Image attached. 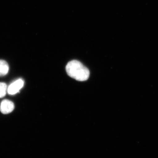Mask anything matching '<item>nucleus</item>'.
Instances as JSON below:
<instances>
[{
    "instance_id": "1",
    "label": "nucleus",
    "mask_w": 158,
    "mask_h": 158,
    "mask_svg": "<svg viewBox=\"0 0 158 158\" xmlns=\"http://www.w3.org/2000/svg\"><path fill=\"white\" fill-rule=\"evenodd\" d=\"M66 71L69 77L80 81H87L90 76V71L86 66L77 60L68 62Z\"/></svg>"
},
{
    "instance_id": "2",
    "label": "nucleus",
    "mask_w": 158,
    "mask_h": 158,
    "mask_svg": "<svg viewBox=\"0 0 158 158\" xmlns=\"http://www.w3.org/2000/svg\"><path fill=\"white\" fill-rule=\"evenodd\" d=\"M24 84V82L22 79H18L9 85L7 89L8 93L10 95L16 94L23 87Z\"/></svg>"
},
{
    "instance_id": "3",
    "label": "nucleus",
    "mask_w": 158,
    "mask_h": 158,
    "mask_svg": "<svg viewBox=\"0 0 158 158\" xmlns=\"http://www.w3.org/2000/svg\"><path fill=\"white\" fill-rule=\"evenodd\" d=\"M14 108L15 105L13 102L9 100L5 99L1 103L0 110L3 114H8L11 113Z\"/></svg>"
},
{
    "instance_id": "4",
    "label": "nucleus",
    "mask_w": 158,
    "mask_h": 158,
    "mask_svg": "<svg viewBox=\"0 0 158 158\" xmlns=\"http://www.w3.org/2000/svg\"><path fill=\"white\" fill-rule=\"evenodd\" d=\"M9 65L5 60H0V77H4L8 74Z\"/></svg>"
},
{
    "instance_id": "5",
    "label": "nucleus",
    "mask_w": 158,
    "mask_h": 158,
    "mask_svg": "<svg viewBox=\"0 0 158 158\" xmlns=\"http://www.w3.org/2000/svg\"><path fill=\"white\" fill-rule=\"evenodd\" d=\"M7 86L6 83L0 82V98L6 96L7 91Z\"/></svg>"
}]
</instances>
